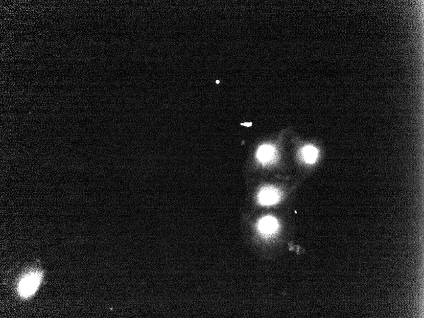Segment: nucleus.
I'll return each mask as SVG.
<instances>
[{
  "label": "nucleus",
  "instance_id": "obj_1",
  "mask_svg": "<svg viewBox=\"0 0 424 318\" xmlns=\"http://www.w3.org/2000/svg\"><path fill=\"white\" fill-rule=\"evenodd\" d=\"M42 281V275L38 273H31L23 277L19 285V293L27 298L35 293Z\"/></svg>",
  "mask_w": 424,
  "mask_h": 318
},
{
  "label": "nucleus",
  "instance_id": "obj_2",
  "mask_svg": "<svg viewBox=\"0 0 424 318\" xmlns=\"http://www.w3.org/2000/svg\"><path fill=\"white\" fill-rule=\"evenodd\" d=\"M280 193L273 187H265L260 191L258 198L259 203L262 205L269 206L276 204L280 200Z\"/></svg>",
  "mask_w": 424,
  "mask_h": 318
},
{
  "label": "nucleus",
  "instance_id": "obj_3",
  "mask_svg": "<svg viewBox=\"0 0 424 318\" xmlns=\"http://www.w3.org/2000/svg\"><path fill=\"white\" fill-rule=\"evenodd\" d=\"M257 157L259 161L264 165L272 163L276 158L275 147L271 145L261 146L257 153Z\"/></svg>",
  "mask_w": 424,
  "mask_h": 318
},
{
  "label": "nucleus",
  "instance_id": "obj_4",
  "mask_svg": "<svg viewBox=\"0 0 424 318\" xmlns=\"http://www.w3.org/2000/svg\"><path fill=\"white\" fill-rule=\"evenodd\" d=\"M278 224L277 220L271 216L265 217L259 221L258 224L259 230L261 233L265 235L273 234L278 229Z\"/></svg>",
  "mask_w": 424,
  "mask_h": 318
},
{
  "label": "nucleus",
  "instance_id": "obj_5",
  "mask_svg": "<svg viewBox=\"0 0 424 318\" xmlns=\"http://www.w3.org/2000/svg\"><path fill=\"white\" fill-rule=\"evenodd\" d=\"M318 149L312 146L304 147L302 150V156H303L304 161L309 164L315 163L318 157Z\"/></svg>",
  "mask_w": 424,
  "mask_h": 318
}]
</instances>
